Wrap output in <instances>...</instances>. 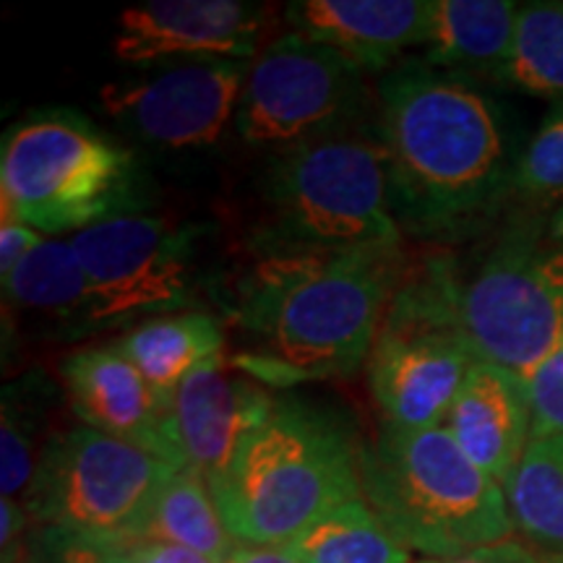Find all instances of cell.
Here are the masks:
<instances>
[{"label": "cell", "mask_w": 563, "mask_h": 563, "mask_svg": "<svg viewBox=\"0 0 563 563\" xmlns=\"http://www.w3.org/2000/svg\"><path fill=\"white\" fill-rule=\"evenodd\" d=\"M373 118L405 238L460 241L514 196L522 157L517 129L473 76L402 58L378 76Z\"/></svg>", "instance_id": "6da1fadb"}, {"label": "cell", "mask_w": 563, "mask_h": 563, "mask_svg": "<svg viewBox=\"0 0 563 563\" xmlns=\"http://www.w3.org/2000/svg\"><path fill=\"white\" fill-rule=\"evenodd\" d=\"M405 272V249L386 245L256 251L224 302L238 332L230 363L266 389L355 376Z\"/></svg>", "instance_id": "7a4b0ae2"}, {"label": "cell", "mask_w": 563, "mask_h": 563, "mask_svg": "<svg viewBox=\"0 0 563 563\" xmlns=\"http://www.w3.org/2000/svg\"><path fill=\"white\" fill-rule=\"evenodd\" d=\"M361 443L336 415L285 397L211 485L238 543L287 545L323 514L363 498Z\"/></svg>", "instance_id": "3957f363"}, {"label": "cell", "mask_w": 563, "mask_h": 563, "mask_svg": "<svg viewBox=\"0 0 563 563\" xmlns=\"http://www.w3.org/2000/svg\"><path fill=\"white\" fill-rule=\"evenodd\" d=\"M357 462L363 498L410 553L454 559L511 538L504 488L446 428L382 422L376 439L361 443Z\"/></svg>", "instance_id": "277c9868"}, {"label": "cell", "mask_w": 563, "mask_h": 563, "mask_svg": "<svg viewBox=\"0 0 563 563\" xmlns=\"http://www.w3.org/2000/svg\"><path fill=\"white\" fill-rule=\"evenodd\" d=\"M373 121L272 154L253 251L402 249Z\"/></svg>", "instance_id": "5b68a950"}, {"label": "cell", "mask_w": 563, "mask_h": 563, "mask_svg": "<svg viewBox=\"0 0 563 563\" xmlns=\"http://www.w3.org/2000/svg\"><path fill=\"white\" fill-rule=\"evenodd\" d=\"M0 196L3 220L51 238L144 214L152 203L133 152L63 108L32 112L3 133Z\"/></svg>", "instance_id": "8992f818"}, {"label": "cell", "mask_w": 563, "mask_h": 563, "mask_svg": "<svg viewBox=\"0 0 563 563\" xmlns=\"http://www.w3.org/2000/svg\"><path fill=\"white\" fill-rule=\"evenodd\" d=\"M462 279L449 258L407 266L373 340L368 384L384 422L443 428L477 355L462 321Z\"/></svg>", "instance_id": "52a82bcc"}, {"label": "cell", "mask_w": 563, "mask_h": 563, "mask_svg": "<svg viewBox=\"0 0 563 563\" xmlns=\"http://www.w3.org/2000/svg\"><path fill=\"white\" fill-rule=\"evenodd\" d=\"M460 306L477 355L525 378L563 344V199L504 224Z\"/></svg>", "instance_id": "ba28073f"}, {"label": "cell", "mask_w": 563, "mask_h": 563, "mask_svg": "<svg viewBox=\"0 0 563 563\" xmlns=\"http://www.w3.org/2000/svg\"><path fill=\"white\" fill-rule=\"evenodd\" d=\"M178 473L146 449L95 428H68L40 449L26 511L45 532L110 548L144 538L159 493Z\"/></svg>", "instance_id": "9c48e42d"}, {"label": "cell", "mask_w": 563, "mask_h": 563, "mask_svg": "<svg viewBox=\"0 0 563 563\" xmlns=\"http://www.w3.org/2000/svg\"><path fill=\"white\" fill-rule=\"evenodd\" d=\"M199 230L157 214H125L70 238L91 292V329H133L199 306Z\"/></svg>", "instance_id": "30bf717a"}, {"label": "cell", "mask_w": 563, "mask_h": 563, "mask_svg": "<svg viewBox=\"0 0 563 563\" xmlns=\"http://www.w3.org/2000/svg\"><path fill=\"white\" fill-rule=\"evenodd\" d=\"M365 76L332 47L285 34L251 63L235 112L238 136L279 152L365 123Z\"/></svg>", "instance_id": "8fae6325"}, {"label": "cell", "mask_w": 563, "mask_h": 563, "mask_svg": "<svg viewBox=\"0 0 563 563\" xmlns=\"http://www.w3.org/2000/svg\"><path fill=\"white\" fill-rule=\"evenodd\" d=\"M251 60H183L136 81L108 84L102 104L118 129L165 152L203 150L235 123Z\"/></svg>", "instance_id": "7c38bea8"}, {"label": "cell", "mask_w": 563, "mask_h": 563, "mask_svg": "<svg viewBox=\"0 0 563 563\" xmlns=\"http://www.w3.org/2000/svg\"><path fill=\"white\" fill-rule=\"evenodd\" d=\"M272 389L230 363L228 352L196 368L170 405V441L178 470H191L209 488L228 473L253 428L274 410Z\"/></svg>", "instance_id": "4fadbf2b"}, {"label": "cell", "mask_w": 563, "mask_h": 563, "mask_svg": "<svg viewBox=\"0 0 563 563\" xmlns=\"http://www.w3.org/2000/svg\"><path fill=\"white\" fill-rule=\"evenodd\" d=\"M264 11L241 0H150L118 19L112 53L131 66L251 60Z\"/></svg>", "instance_id": "5bb4252c"}, {"label": "cell", "mask_w": 563, "mask_h": 563, "mask_svg": "<svg viewBox=\"0 0 563 563\" xmlns=\"http://www.w3.org/2000/svg\"><path fill=\"white\" fill-rule=\"evenodd\" d=\"M70 410L84 426L157 454L178 467L170 441V405L112 344L70 352L60 361Z\"/></svg>", "instance_id": "9a60e30c"}, {"label": "cell", "mask_w": 563, "mask_h": 563, "mask_svg": "<svg viewBox=\"0 0 563 563\" xmlns=\"http://www.w3.org/2000/svg\"><path fill=\"white\" fill-rule=\"evenodd\" d=\"M433 0H295L287 21L300 37L342 53L365 74H386L415 45L426 47Z\"/></svg>", "instance_id": "2e32d148"}, {"label": "cell", "mask_w": 563, "mask_h": 563, "mask_svg": "<svg viewBox=\"0 0 563 563\" xmlns=\"http://www.w3.org/2000/svg\"><path fill=\"white\" fill-rule=\"evenodd\" d=\"M443 428L456 446L504 488L532 441L527 378L504 365L477 361L464 378Z\"/></svg>", "instance_id": "e0dca14e"}, {"label": "cell", "mask_w": 563, "mask_h": 563, "mask_svg": "<svg viewBox=\"0 0 563 563\" xmlns=\"http://www.w3.org/2000/svg\"><path fill=\"white\" fill-rule=\"evenodd\" d=\"M3 298L13 311L42 323L60 340H81L91 329V292L70 241H42L3 277Z\"/></svg>", "instance_id": "ac0fdd59"}, {"label": "cell", "mask_w": 563, "mask_h": 563, "mask_svg": "<svg viewBox=\"0 0 563 563\" xmlns=\"http://www.w3.org/2000/svg\"><path fill=\"white\" fill-rule=\"evenodd\" d=\"M519 5L511 0H433L426 58L454 74L501 79L517 34Z\"/></svg>", "instance_id": "d6986e66"}, {"label": "cell", "mask_w": 563, "mask_h": 563, "mask_svg": "<svg viewBox=\"0 0 563 563\" xmlns=\"http://www.w3.org/2000/svg\"><path fill=\"white\" fill-rule=\"evenodd\" d=\"M121 355L150 382L154 391L173 405L175 391L196 368L228 350L224 323L207 311L159 316L112 342Z\"/></svg>", "instance_id": "ffe728a7"}, {"label": "cell", "mask_w": 563, "mask_h": 563, "mask_svg": "<svg viewBox=\"0 0 563 563\" xmlns=\"http://www.w3.org/2000/svg\"><path fill=\"white\" fill-rule=\"evenodd\" d=\"M504 493L514 530L545 551H563V433L534 435Z\"/></svg>", "instance_id": "44dd1931"}, {"label": "cell", "mask_w": 563, "mask_h": 563, "mask_svg": "<svg viewBox=\"0 0 563 563\" xmlns=\"http://www.w3.org/2000/svg\"><path fill=\"white\" fill-rule=\"evenodd\" d=\"M141 540H159L224 563L235 551L238 540L224 525L214 493L201 475L178 470L159 493L157 504Z\"/></svg>", "instance_id": "7402d4cb"}, {"label": "cell", "mask_w": 563, "mask_h": 563, "mask_svg": "<svg viewBox=\"0 0 563 563\" xmlns=\"http://www.w3.org/2000/svg\"><path fill=\"white\" fill-rule=\"evenodd\" d=\"M287 551L300 563H415L365 498L323 514L287 543Z\"/></svg>", "instance_id": "603a6c76"}, {"label": "cell", "mask_w": 563, "mask_h": 563, "mask_svg": "<svg viewBox=\"0 0 563 563\" xmlns=\"http://www.w3.org/2000/svg\"><path fill=\"white\" fill-rule=\"evenodd\" d=\"M498 81L563 104V3L519 5L514 47Z\"/></svg>", "instance_id": "cb8c5ba5"}, {"label": "cell", "mask_w": 563, "mask_h": 563, "mask_svg": "<svg viewBox=\"0 0 563 563\" xmlns=\"http://www.w3.org/2000/svg\"><path fill=\"white\" fill-rule=\"evenodd\" d=\"M40 373H30L24 382L5 386L3 412H0V490L3 498H16L30 490L37 473L40 454H34V439L42 426L45 389Z\"/></svg>", "instance_id": "d4e9b609"}, {"label": "cell", "mask_w": 563, "mask_h": 563, "mask_svg": "<svg viewBox=\"0 0 563 563\" xmlns=\"http://www.w3.org/2000/svg\"><path fill=\"white\" fill-rule=\"evenodd\" d=\"M514 196L527 203L563 199V104H551L527 141L514 175Z\"/></svg>", "instance_id": "484cf974"}, {"label": "cell", "mask_w": 563, "mask_h": 563, "mask_svg": "<svg viewBox=\"0 0 563 563\" xmlns=\"http://www.w3.org/2000/svg\"><path fill=\"white\" fill-rule=\"evenodd\" d=\"M534 435L563 433V344L527 376Z\"/></svg>", "instance_id": "4316f807"}, {"label": "cell", "mask_w": 563, "mask_h": 563, "mask_svg": "<svg viewBox=\"0 0 563 563\" xmlns=\"http://www.w3.org/2000/svg\"><path fill=\"white\" fill-rule=\"evenodd\" d=\"M415 563H548V555L534 551L522 540L509 538L504 543L481 548V551L454 555V559H420Z\"/></svg>", "instance_id": "83f0119b"}, {"label": "cell", "mask_w": 563, "mask_h": 563, "mask_svg": "<svg viewBox=\"0 0 563 563\" xmlns=\"http://www.w3.org/2000/svg\"><path fill=\"white\" fill-rule=\"evenodd\" d=\"M45 545L53 555V563H121L115 555V548L91 543V540L84 538L45 532Z\"/></svg>", "instance_id": "f1b7e54d"}, {"label": "cell", "mask_w": 563, "mask_h": 563, "mask_svg": "<svg viewBox=\"0 0 563 563\" xmlns=\"http://www.w3.org/2000/svg\"><path fill=\"white\" fill-rule=\"evenodd\" d=\"M115 555L121 563H214L199 553L173 543H159V540H133V543L118 545Z\"/></svg>", "instance_id": "f546056e"}, {"label": "cell", "mask_w": 563, "mask_h": 563, "mask_svg": "<svg viewBox=\"0 0 563 563\" xmlns=\"http://www.w3.org/2000/svg\"><path fill=\"white\" fill-rule=\"evenodd\" d=\"M42 241H45V235L32 230L30 224L3 220V224H0V277L16 269Z\"/></svg>", "instance_id": "4dcf8cb0"}, {"label": "cell", "mask_w": 563, "mask_h": 563, "mask_svg": "<svg viewBox=\"0 0 563 563\" xmlns=\"http://www.w3.org/2000/svg\"><path fill=\"white\" fill-rule=\"evenodd\" d=\"M24 532H26V511L24 506L13 498L0 501V553L3 563H24Z\"/></svg>", "instance_id": "1f68e13d"}, {"label": "cell", "mask_w": 563, "mask_h": 563, "mask_svg": "<svg viewBox=\"0 0 563 563\" xmlns=\"http://www.w3.org/2000/svg\"><path fill=\"white\" fill-rule=\"evenodd\" d=\"M224 563H300L287 545H251L238 543Z\"/></svg>", "instance_id": "d6a6232c"}, {"label": "cell", "mask_w": 563, "mask_h": 563, "mask_svg": "<svg viewBox=\"0 0 563 563\" xmlns=\"http://www.w3.org/2000/svg\"><path fill=\"white\" fill-rule=\"evenodd\" d=\"M548 563H563V551H545Z\"/></svg>", "instance_id": "836d02e7"}, {"label": "cell", "mask_w": 563, "mask_h": 563, "mask_svg": "<svg viewBox=\"0 0 563 563\" xmlns=\"http://www.w3.org/2000/svg\"><path fill=\"white\" fill-rule=\"evenodd\" d=\"M24 563H32V561H24Z\"/></svg>", "instance_id": "e575fe53"}]
</instances>
